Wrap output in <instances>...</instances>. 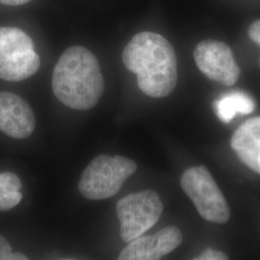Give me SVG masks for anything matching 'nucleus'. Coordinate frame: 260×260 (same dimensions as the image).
Wrapping results in <instances>:
<instances>
[{
	"instance_id": "1",
	"label": "nucleus",
	"mask_w": 260,
	"mask_h": 260,
	"mask_svg": "<svg viewBox=\"0 0 260 260\" xmlns=\"http://www.w3.org/2000/svg\"><path fill=\"white\" fill-rule=\"evenodd\" d=\"M122 62L128 71L137 75L140 90L150 98H165L176 89V51L157 33L136 34L123 49Z\"/></svg>"
},
{
	"instance_id": "17",
	"label": "nucleus",
	"mask_w": 260,
	"mask_h": 260,
	"mask_svg": "<svg viewBox=\"0 0 260 260\" xmlns=\"http://www.w3.org/2000/svg\"><path fill=\"white\" fill-rule=\"evenodd\" d=\"M66 260H71V259H66Z\"/></svg>"
},
{
	"instance_id": "8",
	"label": "nucleus",
	"mask_w": 260,
	"mask_h": 260,
	"mask_svg": "<svg viewBox=\"0 0 260 260\" xmlns=\"http://www.w3.org/2000/svg\"><path fill=\"white\" fill-rule=\"evenodd\" d=\"M182 233L177 226H167L152 235L129 242L118 260H160L176 250L182 242Z\"/></svg>"
},
{
	"instance_id": "16",
	"label": "nucleus",
	"mask_w": 260,
	"mask_h": 260,
	"mask_svg": "<svg viewBox=\"0 0 260 260\" xmlns=\"http://www.w3.org/2000/svg\"><path fill=\"white\" fill-rule=\"evenodd\" d=\"M30 1L32 0H0V3L4 5H10V6H19V5L26 4Z\"/></svg>"
},
{
	"instance_id": "3",
	"label": "nucleus",
	"mask_w": 260,
	"mask_h": 260,
	"mask_svg": "<svg viewBox=\"0 0 260 260\" xmlns=\"http://www.w3.org/2000/svg\"><path fill=\"white\" fill-rule=\"evenodd\" d=\"M136 170V163L129 158L100 155L84 170L78 184L79 192L84 198L93 201L111 198Z\"/></svg>"
},
{
	"instance_id": "2",
	"label": "nucleus",
	"mask_w": 260,
	"mask_h": 260,
	"mask_svg": "<svg viewBox=\"0 0 260 260\" xmlns=\"http://www.w3.org/2000/svg\"><path fill=\"white\" fill-rule=\"evenodd\" d=\"M52 90L58 101L70 108H93L104 91V80L96 57L79 46L66 49L53 71Z\"/></svg>"
},
{
	"instance_id": "9",
	"label": "nucleus",
	"mask_w": 260,
	"mask_h": 260,
	"mask_svg": "<svg viewBox=\"0 0 260 260\" xmlns=\"http://www.w3.org/2000/svg\"><path fill=\"white\" fill-rule=\"evenodd\" d=\"M35 116L21 96L0 92V130L15 139L28 138L35 130Z\"/></svg>"
},
{
	"instance_id": "6",
	"label": "nucleus",
	"mask_w": 260,
	"mask_h": 260,
	"mask_svg": "<svg viewBox=\"0 0 260 260\" xmlns=\"http://www.w3.org/2000/svg\"><path fill=\"white\" fill-rule=\"evenodd\" d=\"M120 220V234L126 243L138 238L157 223L163 211V204L152 190L132 193L117 204Z\"/></svg>"
},
{
	"instance_id": "11",
	"label": "nucleus",
	"mask_w": 260,
	"mask_h": 260,
	"mask_svg": "<svg viewBox=\"0 0 260 260\" xmlns=\"http://www.w3.org/2000/svg\"><path fill=\"white\" fill-rule=\"evenodd\" d=\"M218 118L224 123L233 121L236 115H248L255 108V103L251 95L242 91L225 93L214 103Z\"/></svg>"
},
{
	"instance_id": "5",
	"label": "nucleus",
	"mask_w": 260,
	"mask_h": 260,
	"mask_svg": "<svg viewBox=\"0 0 260 260\" xmlns=\"http://www.w3.org/2000/svg\"><path fill=\"white\" fill-rule=\"evenodd\" d=\"M180 185L205 220L216 223H225L230 220L229 204L205 166L187 169L181 176Z\"/></svg>"
},
{
	"instance_id": "7",
	"label": "nucleus",
	"mask_w": 260,
	"mask_h": 260,
	"mask_svg": "<svg viewBox=\"0 0 260 260\" xmlns=\"http://www.w3.org/2000/svg\"><path fill=\"white\" fill-rule=\"evenodd\" d=\"M194 59L199 70L212 81L233 86L239 79L240 68L233 50L223 42L202 41L194 50Z\"/></svg>"
},
{
	"instance_id": "15",
	"label": "nucleus",
	"mask_w": 260,
	"mask_h": 260,
	"mask_svg": "<svg viewBox=\"0 0 260 260\" xmlns=\"http://www.w3.org/2000/svg\"><path fill=\"white\" fill-rule=\"evenodd\" d=\"M248 33H249V37L251 41L260 47V19H257L251 23L249 27V30H248Z\"/></svg>"
},
{
	"instance_id": "14",
	"label": "nucleus",
	"mask_w": 260,
	"mask_h": 260,
	"mask_svg": "<svg viewBox=\"0 0 260 260\" xmlns=\"http://www.w3.org/2000/svg\"><path fill=\"white\" fill-rule=\"evenodd\" d=\"M191 260H229V257L223 251L207 248L202 254Z\"/></svg>"
},
{
	"instance_id": "4",
	"label": "nucleus",
	"mask_w": 260,
	"mask_h": 260,
	"mask_svg": "<svg viewBox=\"0 0 260 260\" xmlns=\"http://www.w3.org/2000/svg\"><path fill=\"white\" fill-rule=\"evenodd\" d=\"M41 67L32 39L21 29L0 27V78L21 81L35 75Z\"/></svg>"
},
{
	"instance_id": "13",
	"label": "nucleus",
	"mask_w": 260,
	"mask_h": 260,
	"mask_svg": "<svg viewBox=\"0 0 260 260\" xmlns=\"http://www.w3.org/2000/svg\"><path fill=\"white\" fill-rule=\"evenodd\" d=\"M0 260H29L21 252H13L8 241L0 235Z\"/></svg>"
},
{
	"instance_id": "12",
	"label": "nucleus",
	"mask_w": 260,
	"mask_h": 260,
	"mask_svg": "<svg viewBox=\"0 0 260 260\" xmlns=\"http://www.w3.org/2000/svg\"><path fill=\"white\" fill-rule=\"evenodd\" d=\"M21 181L14 173H0V211H8L22 199Z\"/></svg>"
},
{
	"instance_id": "10",
	"label": "nucleus",
	"mask_w": 260,
	"mask_h": 260,
	"mask_svg": "<svg viewBox=\"0 0 260 260\" xmlns=\"http://www.w3.org/2000/svg\"><path fill=\"white\" fill-rule=\"evenodd\" d=\"M231 146L243 164L260 175V116L244 121L234 131Z\"/></svg>"
}]
</instances>
